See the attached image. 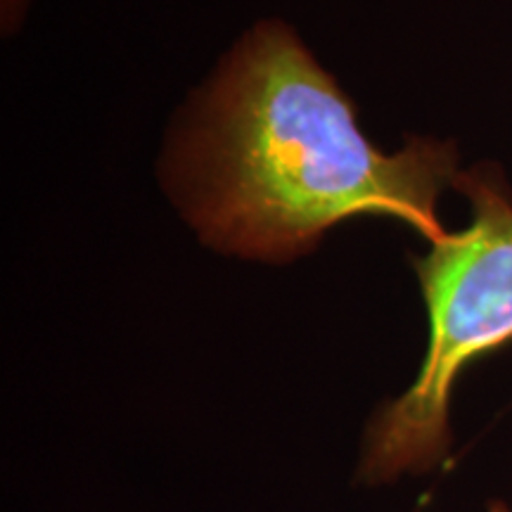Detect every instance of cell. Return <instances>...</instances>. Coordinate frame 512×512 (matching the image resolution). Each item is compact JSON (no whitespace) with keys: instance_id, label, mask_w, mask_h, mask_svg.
<instances>
[{"instance_id":"277c9868","label":"cell","mask_w":512,"mask_h":512,"mask_svg":"<svg viewBox=\"0 0 512 512\" xmlns=\"http://www.w3.org/2000/svg\"><path fill=\"white\" fill-rule=\"evenodd\" d=\"M489 512H510V508L503 501H494L489 505Z\"/></svg>"},{"instance_id":"6da1fadb","label":"cell","mask_w":512,"mask_h":512,"mask_svg":"<svg viewBox=\"0 0 512 512\" xmlns=\"http://www.w3.org/2000/svg\"><path fill=\"white\" fill-rule=\"evenodd\" d=\"M178 164L202 240L266 261L309 252L325 230L361 214L439 240V195L460 176L453 145L411 140L396 155L377 150L347 95L283 22L242 38Z\"/></svg>"},{"instance_id":"3957f363","label":"cell","mask_w":512,"mask_h":512,"mask_svg":"<svg viewBox=\"0 0 512 512\" xmlns=\"http://www.w3.org/2000/svg\"><path fill=\"white\" fill-rule=\"evenodd\" d=\"M29 0H3V19H5V27L12 22H17L19 15L27 10Z\"/></svg>"},{"instance_id":"7a4b0ae2","label":"cell","mask_w":512,"mask_h":512,"mask_svg":"<svg viewBox=\"0 0 512 512\" xmlns=\"http://www.w3.org/2000/svg\"><path fill=\"white\" fill-rule=\"evenodd\" d=\"M472 221L413 261L430 320L427 351L406 392L363 430L354 484L382 489L432 475L451 453V401L472 361L512 342V197L494 171L460 174Z\"/></svg>"}]
</instances>
